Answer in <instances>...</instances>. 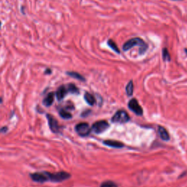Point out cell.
Segmentation results:
<instances>
[{
  "instance_id": "obj_1",
  "label": "cell",
  "mask_w": 187,
  "mask_h": 187,
  "mask_svg": "<svg viewBox=\"0 0 187 187\" xmlns=\"http://www.w3.org/2000/svg\"><path fill=\"white\" fill-rule=\"evenodd\" d=\"M135 45L139 46V53L140 54H143L148 49V45L144 40L140 38H134L129 40L123 45V50L127 51L133 48Z\"/></svg>"
},
{
  "instance_id": "obj_2",
  "label": "cell",
  "mask_w": 187,
  "mask_h": 187,
  "mask_svg": "<svg viewBox=\"0 0 187 187\" xmlns=\"http://www.w3.org/2000/svg\"><path fill=\"white\" fill-rule=\"evenodd\" d=\"M32 180L37 183H43L45 182L50 181V173L49 172H37L30 174Z\"/></svg>"
},
{
  "instance_id": "obj_3",
  "label": "cell",
  "mask_w": 187,
  "mask_h": 187,
  "mask_svg": "<svg viewBox=\"0 0 187 187\" xmlns=\"http://www.w3.org/2000/svg\"><path fill=\"white\" fill-rule=\"evenodd\" d=\"M130 117L128 115V113L125 110H119L114 114V116L112 117V122L118 123V124H124L129 121Z\"/></svg>"
},
{
  "instance_id": "obj_4",
  "label": "cell",
  "mask_w": 187,
  "mask_h": 187,
  "mask_svg": "<svg viewBox=\"0 0 187 187\" xmlns=\"http://www.w3.org/2000/svg\"><path fill=\"white\" fill-rule=\"evenodd\" d=\"M70 177H71V175L65 171L57 172V173H50V181L59 183V182L66 181V180L69 179Z\"/></svg>"
},
{
  "instance_id": "obj_5",
  "label": "cell",
  "mask_w": 187,
  "mask_h": 187,
  "mask_svg": "<svg viewBox=\"0 0 187 187\" xmlns=\"http://www.w3.org/2000/svg\"><path fill=\"white\" fill-rule=\"evenodd\" d=\"M109 127V124L106 121H99L92 125V130L96 134H101L107 130Z\"/></svg>"
},
{
  "instance_id": "obj_6",
  "label": "cell",
  "mask_w": 187,
  "mask_h": 187,
  "mask_svg": "<svg viewBox=\"0 0 187 187\" xmlns=\"http://www.w3.org/2000/svg\"><path fill=\"white\" fill-rule=\"evenodd\" d=\"M91 130H92V129L89 127V124L85 122L77 124L76 127H75V131L81 137H86V136H88L90 134Z\"/></svg>"
},
{
  "instance_id": "obj_7",
  "label": "cell",
  "mask_w": 187,
  "mask_h": 187,
  "mask_svg": "<svg viewBox=\"0 0 187 187\" xmlns=\"http://www.w3.org/2000/svg\"><path fill=\"white\" fill-rule=\"evenodd\" d=\"M128 106H129V108L130 109L133 113H134L136 115L141 116L143 114V110L142 107H141V106L139 105V103H138L137 100L136 99H131V100L129 101V104H128Z\"/></svg>"
},
{
  "instance_id": "obj_8",
  "label": "cell",
  "mask_w": 187,
  "mask_h": 187,
  "mask_svg": "<svg viewBox=\"0 0 187 187\" xmlns=\"http://www.w3.org/2000/svg\"><path fill=\"white\" fill-rule=\"evenodd\" d=\"M46 117L48 119V125H49L50 129L51 130V132L53 133L59 132V125L58 121H56V119L53 116L50 115V114H47Z\"/></svg>"
},
{
  "instance_id": "obj_9",
  "label": "cell",
  "mask_w": 187,
  "mask_h": 187,
  "mask_svg": "<svg viewBox=\"0 0 187 187\" xmlns=\"http://www.w3.org/2000/svg\"><path fill=\"white\" fill-rule=\"evenodd\" d=\"M67 93H68V92H67V87L65 86H61L59 87V89H57L56 93V96L57 99H58L59 101H61L65 98Z\"/></svg>"
},
{
  "instance_id": "obj_10",
  "label": "cell",
  "mask_w": 187,
  "mask_h": 187,
  "mask_svg": "<svg viewBox=\"0 0 187 187\" xmlns=\"http://www.w3.org/2000/svg\"><path fill=\"white\" fill-rule=\"evenodd\" d=\"M103 143L106 146H110L111 148H116V149H121L124 146V145L122 143L119 142L116 140H105Z\"/></svg>"
},
{
  "instance_id": "obj_11",
  "label": "cell",
  "mask_w": 187,
  "mask_h": 187,
  "mask_svg": "<svg viewBox=\"0 0 187 187\" xmlns=\"http://www.w3.org/2000/svg\"><path fill=\"white\" fill-rule=\"evenodd\" d=\"M55 98V93L53 92H50L49 94H47V96L45 97V98L43 99V105L46 107H50V105H52L53 101H54Z\"/></svg>"
},
{
  "instance_id": "obj_12",
  "label": "cell",
  "mask_w": 187,
  "mask_h": 187,
  "mask_svg": "<svg viewBox=\"0 0 187 187\" xmlns=\"http://www.w3.org/2000/svg\"><path fill=\"white\" fill-rule=\"evenodd\" d=\"M159 134L161 139L163 140L167 141L170 140L169 133H168V132L166 130V129L164 127H161V126H159Z\"/></svg>"
},
{
  "instance_id": "obj_13",
  "label": "cell",
  "mask_w": 187,
  "mask_h": 187,
  "mask_svg": "<svg viewBox=\"0 0 187 187\" xmlns=\"http://www.w3.org/2000/svg\"><path fill=\"white\" fill-rule=\"evenodd\" d=\"M84 99L89 105H94L96 103V99L94 98L92 94L89 93V92H86L84 94Z\"/></svg>"
},
{
  "instance_id": "obj_14",
  "label": "cell",
  "mask_w": 187,
  "mask_h": 187,
  "mask_svg": "<svg viewBox=\"0 0 187 187\" xmlns=\"http://www.w3.org/2000/svg\"><path fill=\"white\" fill-rule=\"evenodd\" d=\"M67 74L68 75H70V77H74V78L77 79V80H81V81H85V78L82 76L80 74H79L78 72H67Z\"/></svg>"
},
{
  "instance_id": "obj_15",
  "label": "cell",
  "mask_w": 187,
  "mask_h": 187,
  "mask_svg": "<svg viewBox=\"0 0 187 187\" xmlns=\"http://www.w3.org/2000/svg\"><path fill=\"white\" fill-rule=\"evenodd\" d=\"M133 90H134V85H133L132 80H130L126 86V92H127V95L129 97L132 96Z\"/></svg>"
},
{
  "instance_id": "obj_16",
  "label": "cell",
  "mask_w": 187,
  "mask_h": 187,
  "mask_svg": "<svg viewBox=\"0 0 187 187\" xmlns=\"http://www.w3.org/2000/svg\"><path fill=\"white\" fill-rule=\"evenodd\" d=\"M67 92H70L71 94H79V89L75 85L72 83H70L67 87Z\"/></svg>"
},
{
  "instance_id": "obj_17",
  "label": "cell",
  "mask_w": 187,
  "mask_h": 187,
  "mask_svg": "<svg viewBox=\"0 0 187 187\" xmlns=\"http://www.w3.org/2000/svg\"><path fill=\"white\" fill-rule=\"evenodd\" d=\"M59 115L64 119H70L72 117V114L70 113L67 112L65 109H62V110H59Z\"/></svg>"
},
{
  "instance_id": "obj_18",
  "label": "cell",
  "mask_w": 187,
  "mask_h": 187,
  "mask_svg": "<svg viewBox=\"0 0 187 187\" xmlns=\"http://www.w3.org/2000/svg\"><path fill=\"white\" fill-rule=\"evenodd\" d=\"M107 45H108L114 51H116V53H120V50L119 49V47L117 46V45H116V43L113 41V40H109L108 41H107Z\"/></svg>"
},
{
  "instance_id": "obj_19",
  "label": "cell",
  "mask_w": 187,
  "mask_h": 187,
  "mask_svg": "<svg viewBox=\"0 0 187 187\" xmlns=\"http://www.w3.org/2000/svg\"><path fill=\"white\" fill-rule=\"evenodd\" d=\"M162 56L164 61H170V55L169 51H168L167 48H164L162 50Z\"/></svg>"
},
{
  "instance_id": "obj_20",
  "label": "cell",
  "mask_w": 187,
  "mask_h": 187,
  "mask_svg": "<svg viewBox=\"0 0 187 187\" xmlns=\"http://www.w3.org/2000/svg\"><path fill=\"white\" fill-rule=\"evenodd\" d=\"M100 187H118L116 183H114V182L110 181H105L101 184Z\"/></svg>"
},
{
  "instance_id": "obj_21",
  "label": "cell",
  "mask_w": 187,
  "mask_h": 187,
  "mask_svg": "<svg viewBox=\"0 0 187 187\" xmlns=\"http://www.w3.org/2000/svg\"><path fill=\"white\" fill-rule=\"evenodd\" d=\"M7 131H8V127H2V128H1V129H0V133L1 132H6Z\"/></svg>"
},
{
  "instance_id": "obj_22",
  "label": "cell",
  "mask_w": 187,
  "mask_h": 187,
  "mask_svg": "<svg viewBox=\"0 0 187 187\" xmlns=\"http://www.w3.org/2000/svg\"><path fill=\"white\" fill-rule=\"evenodd\" d=\"M45 74H50V73H51V70H50V69H47V70H45Z\"/></svg>"
},
{
  "instance_id": "obj_23",
  "label": "cell",
  "mask_w": 187,
  "mask_h": 187,
  "mask_svg": "<svg viewBox=\"0 0 187 187\" xmlns=\"http://www.w3.org/2000/svg\"><path fill=\"white\" fill-rule=\"evenodd\" d=\"M2 102V97H0V104H1Z\"/></svg>"
},
{
  "instance_id": "obj_24",
  "label": "cell",
  "mask_w": 187,
  "mask_h": 187,
  "mask_svg": "<svg viewBox=\"0 0 187 187\" xmlns=\"http://www.w3.org/2000/svg\"><path fill=\"white\" fill-rule=\"evenodd\" d=\"M185 51H186V54H187V48H186V49H185Z\"/></svg>"
},
{
  "instance_id": "obj_25",
  "label": "cell",
  "mask_w": 187,
  "mask_h": 187,
  "mask_svg": "<svg viewBox=\"0 0 187 187\" xmlns=\"http://www.w3.org/2000/svg\"><path fill=\"white\" fill-rule=\"evenodd\" d=\"M0 28H1V21H0Z\"/></svg>"
},
{
  "instance_id": "obj_26",
  "label": "cell",
  "mask_w": 187,
  "mask_h": 187,
  "mask_svg": "<svg viewBox=\"0 0 187 187\" xmlns=\"http://www.w3.org/2000/svg\"><path fill=\"white\" fill-rule=\"evenodd\" d=\"M174 1H178V0H174Z\"/></svg>"
}]
</instances>
